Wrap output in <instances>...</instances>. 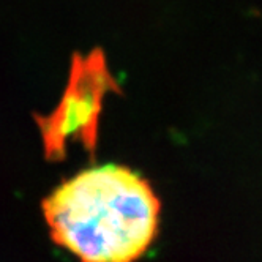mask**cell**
<instances>
[{
  "instance_id": "cell-1",
  "label": "cell",
  "mask_w": 262,
  "mask_h": 262,
  "mask_svg": "<svg viewBox=\"0 0 262 262\" xmlns=\"http://www.w3.org/2000/svg\"><path fill=\"white\" fill-rule=\"evenodd\" d=\"M52 238L81 262H135L158 231L160 201L128 167H90L63 182L45 202Z\"/></svg>"
},
{
  "instance_id": "cell-2",
  "label": "cell",
  "mask_w": 262,
  "mask_h": 262,
  "mask_svg": "<svg viewBox=\"0 0 262 262\" xmlns=\"http://www.w3.org/2000/svg\"><path fill=\"white\" fill-rule=\"evenodd\" d=\"M109 92H119V84L103 51L74 55L62 100L49 116L36 120L46 158H63L70 141H79L90 154L95 152L103 101Z\"/></svg>"
}]
</instances>
